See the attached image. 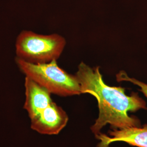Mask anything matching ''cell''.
Here are the masks:
<instances>
[{"label": "cell", "mask_w": 147, "mask_h": 147, "mask_svg": "<svg viewBox=\"0 0 147 147\" xmlns=\"http://www.w3.org/2000/svg\"><path fill=\"white\" fill-rule=\"evenodd\" d=\"M75 76L78 80L82 93L94 96L98 102L99 114L91 130L95 136L100 130L109 124L115 129H123L140 127V121L128 112L147 109L145 101L137 93L130 95L125 93V88L111 87L105 84L99 67L91 68L85 63H80Z\"/></svg>", "instance_id": "obj_1"}, {"label": "cell", "mask_w": 147, "mask_h": 147, "mask_svg": "<svg viewBox=\"0 0 147 147\" xmlns=\"http://www.w3.org/2000/svg\"><path fill=\"white\" fill-rule=\"evenodd\" d=\"M117 80L119 82L121 81H127L133 84H135L140 87V90L143 93L147 98V84L143 83L141 81L135 79L130 78L127 74L123 71H121L116 75Z\"/></svg>", "instance_id": "obj_7"}, {"label": "cell", "mask_w": 147, "mask_h": 147, "mask_svg": "<svg viewBox=\"0 0 147 147\" xmlns=\"http://www.w3.org/2000/svg\"><path fill=\"white\" fill-rule=\"evenodd\" d=\"M25 88L26 98L24 108L31 119L53 102L51 93L27 76L25 79Z\"/></svg>", "instance_id": "obj_6"}, {"label": "cell", "mask_w": 147, "mask_h": 147, "mask_svg": "<svg viewBox=\"0 0 147 147\" xmlns=\"http://www.w3.org/2000/svg\"><path fill=\"white\" fill-rule=\"evenodd\" d=\"M110 137L100 134L96 136L100 141L99 147H109L112 143L124 142L137 147H147V124L143 127H132L123 129H114L109 132Z\"/></svg>", "instance_id": "obj_5"}, {"label": "cell", "mask_w": 147, "mask_h": 147, "mask_svg": "<svg viewBox=\"0 0 147 147\" xmlns=\"http://www.w3.org/2000/svg\"><path fill=\"white\" fill-rule=\"evenodd\" d=\"M31 121L33 130L44 135H57L66 126L68 117L61 107L53 102Z\"/></svg>", "instance_id": "obj_4"}, {"label": "cell", "mask_w": 147, "mask_h": 147, "mask_svg": "<svg viewBox=\"0 0 147 147\" xmlns=\"http://www.w3.org/2000/svg\"><path fill=\"white\" fill-rule=\"evenodd\" d=\"M65 44V39L57 34L42 35L23 31L16 40V57L33 64L49 63L60 57Z\"/></svg>", "instance_id": "obj_3"}, {"label": "cell", "mask_w": 147, "mask_h": 147, "mask_svg": "<svg viewBox=\"0 0 147 147\" xmlns=\"http://www.w3.org/2000/svg\"><path fill=\"white\" fill-rule=\"evenodd\" d=\"M16 62L25 76L35 81L51 94L63 96L82 94L76 76L60 68L57 60L49 63L33 64L16 57Z\"/></svg>", "instance_id": "obj_2"}]
</instances>
